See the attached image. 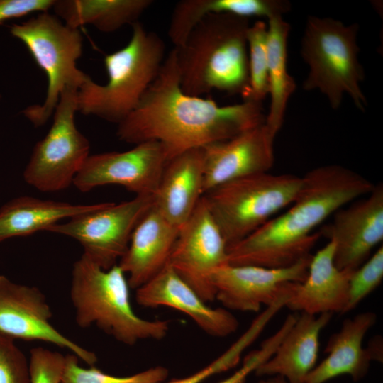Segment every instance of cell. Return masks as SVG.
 <instances>
[{
	"label": "cell",
	"mask_w": 383,
	"mask_h": 383,
	"mask_svg": "<svg viewBox=\"0 0 383 383\" xmlns=\"http://www.w3.org/2000/svg\"><path fill=\"white\" fill-rule=\"evenodd\" d=\"M262 102L220 106L211 99L184 93L174 48L136 107L116 132L124 142L160 143L170 160L193 148L223 141L265 122Z\"/></svg>",
	"instance_id": "cell-1"
},
{
	"label": "cell",
	"mask_w": 383,
	"mask_h": 383,
	"mask_svg": "<svg viewBox=\"0 0 383 383\" xmlns=\"http://www.w3.org/2000/svg\"><path fill=\"white\" fill-rule=\"evenodd\" d=\"M290 207L228 248V262L267 268L290 267L308 257L320 233L315 228L337 210L367 196L374 184L339 165L318 167L302 177Z\"/></svg>",
	"instance_id": "cell-2"
},
{
	"label": "cell",
	"mask_w": 383,
	"mask_h": 383,
	"mask_svg": "<svg viewBox=\"0 0 383 383\" xmlns=\"http://www.w3.org/2000/svg\"><path fill=\"white\" fill-rule=\"evenodd\" d=\"M248 18L211 13L174 48L182 91L201 96L213 90L240 94L249 90Z\"/></svg>",
	"instance_id": "cell-3"
},
{
	"label": "cell",
	"mask_w": 383,
	"mask_h": 383,
	"mask_svg": "<svg viewBox=\"0 0 383 383\" xmlns=\"http://www.w3.org/2000/svg\"><path fill=\"white\" fill-rule=\"evenodd\" d=\"M130 289L118 264L104 270L82 254L73 265L70 292L76 323L82 328L95 325L127 345L163 339L169 321L138 316L131 306Z\"/></svg>",
	"instance_id": "cell-4"
},
{
	"label": "cell",
	"mask_w": 383,
	"mask_h": 383,
	"mask_svg": "<svg viewBox=\"0 0 383 383\" xmlns=\"http://www.w3.org/2000/svg\"><path fill=\"white\" fill-rule=\"evenodd\" d=\"M131 26L128 44L104 57L106 84H99L88 76L78 89L81 113L118 124L136 107L158 75L166 57L163 40L139 21Z\"/></svg>",
	"instance_id": "cell-5"
},
{
	"label": "cell",
	"mask_w": 383,
	"mask_h": 383,
	"mask_svg": "<svg viewBox=\"0 0 383 383\" xmlns=\"http://www.w3.org/2000/svg\"><path fill=\"white\" fill-rule=\"evenodd\" d=\"M357 23L345 25L331 18L309 16L301 43V55L309 72L306 91L319 90L330 106L338 109L345 94L361 111L367 105L360 84L364 70L358 59Z\"/></svg>",
	"instance_id": "cell-6"
},
{
	"label": "cell",
	"mask_w": 383,
	"mask_h": 383,
	"mask_svg": "<svg viewBox=\"0 0 383 383\" xmlns=\"http://www.w3.org/2000/svg\"><path fill=\"white\" fill-rule=\"evenodd\" d=\"M302 184V177L267 172L228 182L203 196L228 248L290 206Z\"/></svg>",
	"instance_id": "cell-7"
},
{
	"label": "cell",
	"mask_w": 383,
	"mask_h": 383,
	"mask_svg": "<svg viewBox=\"0 0 383 383\" xmlns=\"http://www.w3.org/2000/svg\"><path fill=\"white\" fill-rule=\"evenodd\" d=\"M10 32L26 45L47 75L44 101L23 111L35 127H40L53 114L64 89H78L89 76L77 67L82 55L83 38L79 28L63 23L56 15L48 12L13 24Z\"/></svg>",
	"instance_id": "cell-8"
},
{
	"label": "cell",
	"mask_w": 383,
	"mask_h": 383,
	"mask_svg": "<svg viewBox=\"0 0 383 383\" xmlns=\"http://www.w3.org/2000/svg\"><path fill=\"white\" fill-rule=\"evenodd\" d=\"M77 90L68 87L62 91L52 126L35 145L23 171L25 182L40 192H58L73 184L89 156V142L74 122Z\"/></svg>",
	"instance_id": "cell-9"
},
{
	"label": "cell",
	"mask_w": 383,
	"mask_h": 383,
	"mask_svg": "<svg viewBox=\"0 0 383 383\" xmlns=\"http://www.w3.org/2000/svg\"><path fill=\"white\" fill-rule=\"evenodd\" d=\"M153 204L154 197L150 195H136L119 204L104 202L99 209L54 224L46 231L76 240L83 248V255L109 270L123 257L134 228Z\"/></svg>",
	"instance_id": "cell-10"
},
{
	"label": "cell",
	"mask_w": 383,
	"mask_h": 383,
	"mask_svg": "<svg viewBox=\"0 0 383 383\" xmlns=\"http://www.w3.org/2000/svg\"><path fill=\"white\" fill-rule=\"evenodd\" d=\"M168 264L204 301L216 299L212 279L228 264V246L204 196L180 228Z\"/></svg>",
	"instance_id": "cell-11"
},
{
	"label": "cell",
	"mask_w": 383,
	"mask_h": 383,
	"mask_svg": "<svg viewBox=\"0 0 383 383\" xmlns=\"http://www.w3.org/2000/svg\"><path fill=\"white\" fill-rule=\"evenodd\" d=\"M312 255L284 268L227 264L212 279L218 299L226 309L257 312L292 292L308 274Z\"/></svg>",
	"instance_id": "cell-12"
},
{
	"label": "cell",
	"mask_w": 383,
	"mask_h": 383,
	"mask_svg": "<svg viewBox=\"0 0 383 383\" xmlns=\"http://www.w3.org/2000/svg\"><path fill=\"white\" fill-rule=\"evenodd\" d=\"M168 160L160 143H141L123 152L89 155L74 179L82 192L116 184L136 195L153 196Z\"/></svg>",
	"instance_id": "cell-13"
},
{
	"label": "cell",
	"mask_w": 383,
	"mask_h": 383,
	"mask_svg": "<svg viewBox=\"0 0 383 383\" xmlns=\"http://www.w3.org/2000/svg\"><path fill=\"white\" fill-rule=\"evenodd\" d=\"M51 318L50 307L38 288L16 283L0 274V334L13 340L54 344L94 366L96 355L59 332L51 324Z\"/></svg>",
	"instance_id": "cell-14"
},
{
	"label": "cell",
	"mask_w": 383,
	"mask_h": 383,
	"mask_svg": "<svg viewBox=\"0 0 383 383\" xmlns=\"http://www.w3.org/2000/svg\"><path fill=\"white\" fill-rule=\"evenodd\" d=\"M319 232L335 244L334 264L353 272L383 240V185H374L367 197L343 206Z\"/></svg>",
	"instance_id": "cell-15"
},
{
	"label": "cell",
	"mask_w": 383,
	"mask_h": 383,
	"mask_svg": "<svg viewBox=\"0 0 383 383\" xmlns=\"http://www.w3.org/2000/svg\"><path fill=\"white\" fill-rule=\"evenodd\" d=\"M274 138L263 123L203 147L204 195L233 179L269 172L274 162Z\"/></svg>",
	"instance_id": "cell-16"
},
{
	"label": "cell",
	"mask_w": 383,
	"mask_h": 383,
	"mask_svg": "<svg viewBox=\"0 0 383 383\" xmlns=\"http://www.w3.org/2000/svg\"><path fill=\"white\" fill-rule=\"evenodd\" d=\"M141 306H167L188 316L203 331L223 338L235 333L239 322L225 308H212L167 264L160 272L135 289Z\"/></svg>",
	"instance_id": "cell-17"
},
{
	"label": "cell",
	"mask_w": 383,
	"mask_h": 383,
	"mask_svg": "<svg viewBox=\"0 0 383 383\" xmlns=\"http://www.w3.org/2000/svg\"><path fill=\"white\" fill-rule=\"evenodd\" d=\"M179 232L152 205L136 225L118 262L131 289H137L168 264Z\"/></svg>",
	"instance_id": "cell-18"
},
{
	"label": "cell",
	"mask_w": 383,
	"mask_h": 383,
	"mask_svg": "<svg viewBox=\"0 0 383 383\" xmlns=\"http://www.w3.org/2000/svg\"><path fill=\"white\" fill-rule=\"evenodd\" d=\"M202 148L186 150L169 160L153 195L154 206L172 225L180 228L204 196Z\"/></svg>",
	"instance_id": "cell-19"
},
{
	"label": "cell",
	"mask_w": 383,
	"mask_h": 383,
	"mask_svg": "<svg viewBox=\"0 0 383 383\" xmlns=\"http://www.w3.org/2000/svg\"><path fill=\"white\" fill-rule=\"evenodd\" d=\"M335 244L328 243L312 255L306 279L296 285L286 307L311 315L343 311L348 303L349 279L354 272L340 270L334 264Z\"/></svg>",
	"instance_id": "cell-20"
},
{
	"label": "cell",
	"mask_w": 383,
	"mask_h": 383,
	"mask_svg": "<svg viewBox=\"0 0 383 383\" xmlns=\"http://www.w3.org/2000/svg\"><path fill=\"white\" fill-rule=\"evenodd\" d=\"M377 319V314L369 311L345 319L340 331L328 338L325 348L328 356L315 366L305 383H325L343 374L355 382L363 379L374 360L369 348L363 347V339Z\"/></svg>",
	"instance_id": "cell-21"
},
{
	"label": "cell",
	"mask_w": 383,
	"mask_h": 383,
	"mask_svg": "<svg viewBox=\"0 0 383 383\" xmlns=\"http://www.w3.org/2000/svg\"><path fill=\"white\" fill-rule=\"evenodd\" d=\"M333 313H301L288 330L275 353L255 371L258 377L281 376L287 383H305L315 367L321 331Z\"/></svg>",
	"instance_id": "cell-22"
},
{
	"label": "cell",
	"mask_w": 383,
	"mask_h": 383,
	"mask_svg": "<svg viewBox=\"0 0 383 383\" xmlns=\"http://www.w3.org/2000/svg\"><path fill=\"white\" fill-rule=\"evenodd\" d=\"M103 204H74L30 196L16 197L0 208V242L46 231L62 219L91 211Z\"/></svg>",
	"instance_id": "cell-23"
},
{
	"label": "cell",
	"mask_w": 383,
	"mask_h": 383,
	"mask_svg": "<svg viewBox=\"0 0 383 383\" xmlns=\"http://www.w3.org/2000/svg\"><path fill=\"white\" fill-rule=\"evenodd\" d=\"M152 0H55L56 16L72 28L90 24L104 33L138 22Z\"/></svg>",
	"instance_id": "cell-24"
},
{
	"label": "cell",
	"mask_w": 383,
	"mask_h": 383,
	"mask_svg": "<svg viewBox=\"0 0 383 383\" xmlns=\"http://www.w3.org/2000/svg\"><path fill=\"white\" fill-rule=\"evenodd\" d=\"M269 112L265 125L274 136L284 122L287 102L296 89V82L288 73L287 66V39L289 24L282 16L267 20Z\"/></svg>",
	"instance_id": "cell-25"
},
{
	"label": "cell",
	"mask_w": 383,
	"mask_h": 383,
	"mask_svg": "<svg viewBox=\"0 0 383 383\" xmlns=\"http://www.w3.org/2000/svg\"><path fill=\"white\" fill-rule=\"evenodd\" d=\"M249 90L244 101L262 102L268 94L267 23L257 21L247 32Z\"/></svg>",
	"instance_id": "cell-26"
},
{
	"label": "cell",
	"mask_w": 383,
	"mask_h": 383,
	"mask_svg": "<svg viewBox=\"0 0 383 383\" xmlns=\"http://www.w3.org/2000/svg\"><path fill=\"white\" fill-rule=\"evenodd\" d=\"M78 360L72 353L65 355L62 383H162L169 374L167 368L157 366L132 375L118 377L105 373L94 366L82 367Z\"/></svg>",
	"instance_id": "cell-27"
},
{
	"label": "cell",
	"mask_w": 383,
	"mask_h": 383,
	"mask_svg": "<svg viewBox=\"0 0 383 383\" xmlns=\"http://www.w3.org/2000/svg\"><path fill=\"white\" fill-rule=\"evenodd\" d=\"M383 279V248L381 245L349 279L348 299L343 314L356 308L381 284Z\"/></svg>",
	"instance_id": "cell-28"
},
{
	"label": "cell",
	"mask_w": 383,
	"mask_h": 383,
	"mask_svg": "<svg viewBox=\"0 0 383 383\" xmlns=\"http://www.w3.org/2000/svg\"><path fill=\"white\" fill-rule=\"evenodd\" d=\"M297 313L289 314L279 331L261 344L259 349L247 355L242 367L231 376L218 383H245L248 375L255 372L275 353L284 336L297 318Z\"/></svg>",
	"instance_id": "cell-29"
},
{
	"label": "cell",
	"mask_w": 383,
	"mask_h": 383,
	"mask_svg": "<svg viewBox=\"0 0 383 383\" xmlns=\"http://www.w3.org/2000/svg\"><path fill=\"white\" fill-rule=\"evenodd\" d=\"M65 355L45 348H34L28 360L29 383H62Z\"/></svg>",
	"instance_id": "cell-30"
},
{
	"label": "cell",
	"mask_w": 383,
	"mask_h": 383,
	"mask_svg": "<svg viewBox=\"0 0 383 383\" xmlns=\"http://www.w3.org/2000/svg\"><path fill=\"white\" fill-rule=\"evenodd\" d=\"M254 341L251 334L244 332L223 353L207 366L188 377L167 383H201L209 377L235 367L243 351Z\"/></svg>",
	"instance_id": "cell-31"
},
{
	"label": "cell",
	"mask_w": 383,
	"mask_h": 383,
	"mask_svg": "<svg viewBox=\"0 0 383 383\" xmlns=\"http://www.w3.org/2000/svg\"><path fill=\"white\" fill-rule=\"evenodd\" d=\"M0 383H29L28 360L15 340L0 334Z\"/></svg>",
	"instance_id": "cell-32"
},
{
	"label": "cell",
	"mask_w": 383,
	"mask_h": 383,
	"mask_svg": "<svg viewBox=\"0 0 383 383\" xmlns=\"http://www.w3.org/2000/svg\"><path fill=\"white\" fill-rule=\"evenodd\" d=\"M55 0H0V25L4 21L39 12H47Z\"/></svg>",
	"instance_id": "cell-33"
},
{
	"label": "cell",
	"mask_w": 383,
	"mask_h": 383,
	"mask_svg": "<svg viewBox=\"0 0 383 383\" xmlns=\"http://www.w3.org/2000/svg\"><path fill=\"white\" fill-rule=\"evenodd\" d=\"M383 340L380 335L372 338L368 343V348L372 353L374 360L379 362H383Z\"/></svg>",
	"instance_id": "cell-34"
},
{
	"label": "cell",
	"mask_w": 383,
	"mask_h": 383,
	"mask_svg": "<svg viewBox=\"0 0 383 383\" xmlns=\"http://www.w3.org/2000/svg\"><path fill=\"white\" fill-rule=\"evenodd\" d=\"M258 383H287V381L281 376H273L267 379L260 380Z\"/></svg>",
	"instance_id": "cell-35"
}]
</instances>
